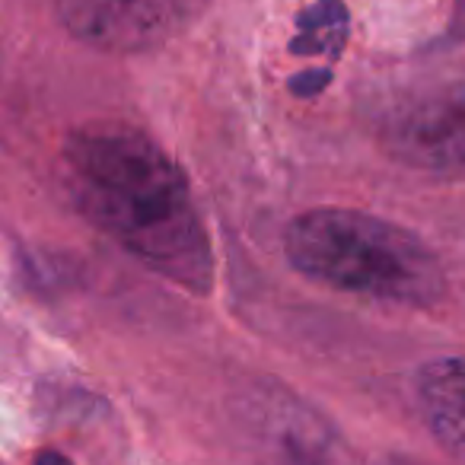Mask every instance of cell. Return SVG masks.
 I'll return each mask as SVG.
<instances>
[{"label": "cell", "mask_w": 465, "mask_h": 465, "mask_svg": "<svg viewBox=\"0 0 465 465\" xmlns=\"http://www.w3.org/2000/svg\"><path fill=\"white\" fill-rule=\"evenodd\" d=\"M67 192L90 223L156 274L194 293L213 284V255L185 173L128 124H84L64 141Z\"/></svg>", "instance_id": "cell-1"}, {"label": "cell", "mask_w": 465, "mask_h": 465, "mask_svg": "<svg viewBox=\"0 0 465 465\" xmlns=\"http://www.w3.org/2000/svg\"><path fill=\"white\" fill-rule=\"evenodd\" d=\"M287 262L335 291L405 306H433L446 293V272L405 226L351 207H312L284 232Z\"/></svg>", "instance_id": "cell-2"}, {"label": "cell", "mask_w": 465, "mask_h": 465, "mask_svg": "<svg viewBox=\"0 0 465 465\" xmlns=\"http://www.w3.org/2000/svg\"><path fill=\"white\" fill-rule=\"evenodd\" d=\"M373 137L420 173H465V74H437L392 90L373 112Z\"/></svg>", "instance_id": "cell-3"}, {"label": "cell", "mask_w": 465, "mask_h": 465, "mask_svg": "<svg viewBox=\"0 0 465 465\" xmlns=\"http://www.w3.org/2000/svg\"><path fill=\"white\" fill-rule=\"evenodd\" d=\"M207 7L211 0H54L61 26L74 39L115 54L166 45Z\"/></svg>", "instance_id": "cell-4"}, {"label": "cell", "mask_w": 465, "mask_h": 465, "mask_svg": "<svg viewBox=\"0 0 465 465\" xmlns=\"http://www.w3.org/2000/svg\"><path fill=\"white\" fill-rule=\"evenodd\" d=\"M418 405L424 424L450 452L465 459V361L443 357L420 367Z\"/></svg>", "instance_id": "cell-5"}, {"label": "cell", "mask_w": 465, "mask_h": 465, "mask_svg": "<svg viewBox=\"0 0 465 465\" xmlns=\"http://www.w3.org/2000/svg\"><path fill=\"white\" fill-rule=\"evenodd\" d=\"M329 80H331L329 71H303L291 84V90L297 93V96H316V93L322 90V86L329 84Z\"/></svg>", "instance_id": "cell-6"}, {"label": "cell", "mask_w": 465, "mask_h": 465, "mask_svg": "<svg viewBox=\"0 0 465 465\" xmlns=\"http://www.w3.org/2000/svg\"><path fill=\"white\" fill-rule=\"evenodd\" d=\"M281 465H322V462H319V459L312 456L310 450H303V446H291Z\"/></svg>", "instance_id": "cell-7"}, {"label": "cell", "mask_w": 465, "mask_h": 465, "mask_svg": "<svg viewBox=\"0 0 465 465\" xmlns=\"http://www.w3.org/2000/svg\"><path fill=\"white\" fill-rule=\"evenodd\" d=\"M35 465H74L67 456H61V452L54 450H42L39 456H35Z\"/></svg>", "instance_id": "cell-8"}]
</instances>
